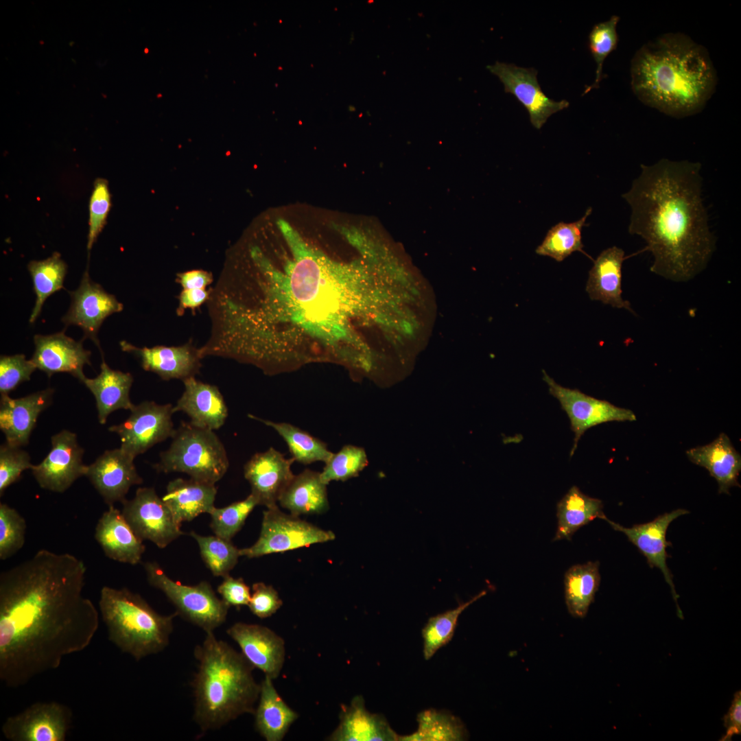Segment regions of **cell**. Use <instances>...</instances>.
Returning <instances> with one entry per match:
<instances>
[{
	"label": "cell",
	"mask_w": 741,
	"mask_h": 741,
	"mask_svg": "<svg viewBox=\"0 0 741 741\" xmlns=\"http://www.w3.org/2000/svg\"><path fill=\"white\" fill-rule=\"evenodd\" d=\"M172 439L154 466L157 471L184 473L190 478L214 484L226 473L228 456L213 430L182 422Z\"/></svg>",
	"instance_id": "52a82bcc"
},
{
	"label": "cell",
	"mask_w": 741,
	"mask_h": 741,
	"mask_svg": "<svg viewBox=\"0 0 741 741\" xmlns=\"http://www.w3.org/2000/svg\"><path fill=\"white\" fill-rule=\"evenodd\" d=\"M626 258L624 251L617 246L604 250L593 261L585 290L592 301L635 314L629 301L622 296V268Z\"/></svg>",
	"instance_id": "4316f807"
},
{
	"label": "cell",
	"mask_w": 741,
	"mask_h": 741,
	"mask_svg": "<svg viewBox=\"0 0 741 741\" xmlns=\"http://www.w3.org/2000/svg\"><path fill=\"white\" fill-rule=\"evenodd\" d=\"M99 608L108 640L136 661L168 646L178 615H161L139 594L108 586L101 589Z\"/></svg>",
	"instance_id": "8992f818"
},
{
	"label": "cell",
	"mask_w": 741,
	"mask_h": 741,
	"mask_svg": "<svg viewBox=\"0 0 741 741\" xmlns=\"http://www.w3.org/2000/svg\"><path fill=\"white\" fill-rule=\"evenodd\" d=\"M619 20V16L613 15L608 21L596 24L589 34V48L596 63V71L594 82L584 93L598 87L602 80L604 61L616 49L618 43L616 27Z\"/></svg>",
	"instance_id": "7bdbcfd3"
},
{
	"label": "cell",
	"mask_w": 741,
	"mask_h": 741,
	"mask_svg": "<svg viewBox=\"0 0 741 741\" xmlns=\"http://www.w3.org/2000/svg\"><path fill=\"white\" fill-rule=\"evenodd\" d=\"M252 589V593L248 606L258 618H269L281 607L283 601L272 585L261 582L255 583Z\"/></svg>",
	"instance_id": "c3c4849f"
},
{
	"label": "cell",
	"mask_w": 741,
	"mask_h": 741,
	"mask_svg": "<svg viewBox=\"0 0 741 741\" xmlns=\"http://www.w3.org/2000/svg\"><path fill=\"white\" fill-rule=\"evenodd\" d=\"M558 526L554 541L571 540L581 527L596 518L603 519L602 502L572 486L556 506Z\"/></svg>",
	"instance_id": "d6a6232c"
},
{
	"label": "cell",
	"mask_w": 741,
	"mask_h": 741,
	"mask_svg": "<svg viewBox=\"0 0 741 741\" xmlns=\"http://www.w3.org/2000/svg\"><path fill=\"white\" fill-rule=\"evenodd\" d=\"M248 416L274 430L286 443L296 462L303 464L326 462L333 455L325 443L292 424L263 419L253 414Z\"/></svg>",
	"instance_id": "e575fe53"
},
{
	"label": "cell",
	"mask_w": 741,
	"mask_h": 741,
	"mask_svg": "<svg viewBox=\"0 0 741 741\" xmlns=\"http://www.w3.org/2000/svg\"><path fill=\"white\" fill-rule=\"evenodd\" d=\"M340 722L329 736L332 741H397L399 736L391 728L386 718L368 711L361 695L355 696L350 705L344 706Z\"/></svg>",
	"instance_id": "484cf974"
},
{
	"label": "cell",
	"mask_w": 741,
	"mask_h": 741,
	"mask_svg": "<svg viewBox=\"0 0 741 741\" xmlns=\"http://www.w3.org/2000/svg\"><path fill=\"white\" fill-rule=\"evenodd\" d=\"M32 360H26L25 355H1L0 357V393L8 395L20 384L29 381L31 375L36 369Z\"/></svg>",
	"instance_id": "bcb514c9"
},
{
	"label": "cell",
	"mask_w": 741,
	"mask_h": 741,
	"mask_svg": "<svg viewBox=\"0 0 741 741\" xmlns=\"http://www.w3.org/2000/svg\"><path fill=\"white\" fill-rule=\"evenodd\" d=\"M82 340L75 341L63 331L51 335H35V351L31 360L49 377L57 373H67L82 382L86 377L83 373L84 365L91 364V352L83 347Z\"/></svg>",
	"instance_id": "44dd1931"
},
{
	"label": "cell",
	"mask_w": 741,
	"mask_h": 741,
	"mask_svg": "<svg viewBox=\"0 0 741 741\" xmlns=\"http://www.w3.org/2000/svg\"><path fill=\"white\" fill-rule=\"evenodd\" d=\"M26 522L21 514L6 504H0V559L18 552L25 542Z\"/></svg>",
	"instance_id": "ee69618b"
},
{
	"label": "cell",
	"mask_w": 741,
	"mask_h": 741,
	"mask_svg": "<svg viewBox=\"0 0 741 741\" xmlns=\"http://www.w3.org/2000/svg\"><path fill=\"white\" fill-rule=\"evenodd\" d=\"M173 408L170 403L143 401L133 406L124 422L110 426L108 430L119 437L120 448L135 458L154 445L172 437L176 430L172 419Z\"/></svg>",
	"instance_id": "30bf717a"
},
{
	"label": "cell",
	"mask_w": 741,
	"mask_h": 741,
	"mask_svg": "<svg viewBox=\"0 0 741 741\" xmlns=\"http://www.w3.org/2000/svg\"><path fill=\"white\" fill-rule=\"evenodd\" d=\"M368 465L365 450L353 445H344L325 462L320 478L328 484L332 481H346L356 477Z\"/></svg>",
	"instance_id": "60d3db41"
},
{
	"label": "cell",
	"mask_w": 741,
	"mask_h": 741,
	"mask_svg": "<svg viewBox=\"0 0 741 741\" xmlns=\"http://www.w3.org/2000/svg\"><path fill=\"white\" fill-rule=\"evenodd\" d=\"M687 513H689L688 510L678 508L669 513H665L651 521L635 524L631 528H626L615 523L609 519L606 516L602 519L613 530L621 532L626 536L628 541L634 544L644 555L650 567H655L660 569L666 581L671 588L677 605L678 604L677 599L679 596L676 593L673 583V576L667 565L668 554L666 548L671 544L666 540V532L669 525L674 519Z\"/></svg>",
	"instance_id": "ffe728a7"
},
{
	"label": "cell",
	"mask_w": 741,
	"mask_h": 741,
	"mask_svg": "<svg viewBox=\"0 0 741 741\" xmlns=\"http://www.w3.org/2000/svg\"><path fill=\"white\" fill-rule=\"evenodd\" d=\"M222 599L230 607L248 605L250 599V588L242 578H235L230 575L224 578L217 589Z\"/></svg>",
	"instance_id": "681fc988"
},
{
	"label": "cell",
	"mask_w": 741,
	"mask_h": 741,
	"mask_svg": "<svg viewBox=\"0 0 741 741\" xmlns=\"http://www.w3.org/2000/svg\"><path fill=\"white\" fill-rule=\"evenodd\" d=\"M700 163L663 158L641 165V173L622 198L631 209L628 232L646 243L650 271L687 281L707 266L716 248L702 199Z\"/></svg>",
	"instance_id": "3957f363"
},
{
	"label": "cell",
	"mask_w": 741,
	"mask_h": 741,
	"mask_svg": "<svg viewBox=\"0 0 741 741\" xmlns=\"http://www.w3.org/2000/svg\"><path fill=\"white\" fill-rule=\"evenodd\" d=\"M217 488L214 484L192 478H176L167 486L162 499L170 510L176 522L181 525L215 507Z\"/></svg>",
	"instance_id": "f1b7e54d"
},
{
	"label": "cell",
	"mask_w": 741,
	"mask_h": 741,
	"mask_svg": "<svg viewBox=\"0 0 741 741\" xmlns=\"http://www.w3.org/2000/svg\"><path fill=\"white\" fill-rule=\"evenodd\" d=\"M143 567L150 585L161 591L185 620L206 633L224 623L230 606L216 596L208 582L183 585L168 577L156 562H146Z\"/></svg>",
	"instance_id": "ba28073f"
},
{
	"label": "cell",
	"mask_w": 741,
	"mask_h": 741,
	"mask_svg": "<svg viewBox=\"0 0 741 741\" xmlns=\"http://www.w3.org/2000/svg\"><path fill=\"white\" fill-rule=\"evenodd\" d=\"M591 212L592 208L589 207L580 220L569 223L561 222L553 226L536 248V253L560 262L572 253L578 251L592 259L583 250L581 234L583 228L587 225L586 220Z\"/></svg>",
	"instance_id": "74e56055"
},
{
	"label": "cell",
	"mask_w": 741,
	"mask_h": 741,
	"mask_svg": "<svg viewBox=\"0 0 741 741\" xmlns=\"http://www.w3.org/2000/svg\"><path fill=\"white\" fill-rule=\"evenodd\" d=\"M72 716L71 709L58 702H36L8 717L1 731L10 741H64Z\"/></svg>",
	"instance_id": "4fadbf2b"
},
{
	"label": "cell",
	"mask_w": 741,
	"mask_h": 741,
	"mask_svg": "<svg viewBox=\"0 0 741 741\" xmlns=\"http://www.w3.org/2000/svg\"><path fill=\"white\" fill-rule=\"evenodd\" d=\"M335 534L292 514L282 512L277 505L263 513L260 535L251 546L239 549L240 556L256 558L293 550L334 540Z\"/></svg>",
	"instance_id": "9c48e42d"
},
{
	"label": "cell",
	"mask_w": 741,
	"mask_h": 741,
	"mask_svg": "<svg viewBox=\"0 0 741 741\" xmlns=\"http://www.w3.org/2000/svg\"><path fill=\"white\" fill-rule=\"evenodd\" d=\"M30 455L20 447L12 446L6 442L0 447V495L15 482L23 471L32 469Z\"/></svg>",
	"instance_id": "7dc6e473"
},
{
	"label": "cell",
	"mask_w": 741,
	"mask_h": 741,
	"mask_svg": "<svg viewBox=\"0 0 741 741\" xmlns=\"http://www.w3.org/2000/svg\"><path fill=\"white\" fill-rule=\"evenodd\" d=\"M327 486L320 472L306 469L294 475L278 502L295 516L324 513L329 508Z\"/></svg>",
	"instance_id": "4dcf8cb0"
},
{
	"label": "cell",
	"mask_w": 741,
	"mask_h": 741,
	"mask_svg": "<svg viewBox=\"0 0 741 741\" xmlns=\"http://www.w3.org/2000/svg\"><path fill=\"white\" fill-rule=\"evenodd\" d=\"M120 346L124 351L138 357L145 370L154 373L164 380L183 381L195 377L202 366L199 349L190 342L176 346L158 345L139 348L124 340Z\"/></svg>",
	"instance_id": "7402d4cb"
},
{
	"label": "cell",
	"mask_w": 741,
	"mask_h": 741,
	"mask_svg": "<svg viewBox=\"0 0 741 741\" xmlns=\"http://www.w3.org/2000/svg\"><path fill=\"white\" fill-rule=\"evenodd\" d=\"M134 458L120 447L106 450L90 465L86 475L109 506L122 502L130 489L143 482Z\"/></svg>",
	"instance_id": "ac0fdd59"
},
{
	"label": "cell",
	"mask_w": 741,
	"mask_h": 741,
	"mask_svg": "<svg viewBox=\"0 0 741 741\" xmlns=\"http://www.w3.org/2000/svg\"><path fill=\"white\" fill-rule=\"evenodd\" d=\"M95 538L105 555L115 561L137 565L145 547L125 519L121 510L109 506L95 526Z\"/></svg>",
	"instance_id": "d4e9b609"
},
{
	"label": "cell",
	"mask_w": 741,
	"mask_h": 741,
	"mask_svg": "<svg viewBox=\"0 0 741 741\" xmlns=\"http://www.w3.org/2000/svg\"><path fill=\"white\" fill-rule=\"evenodd\" d=\"M487 68L499 78L505 92L513 94L526 108L532 125L537 129H541L552 114L569 105L567 100L554 101L543 92L537 78V71L534 68L500 62Z\"/></svg>",
	"instance_id": "9a60e30c"
},
{
	"label": "cell",
	"mask_w": 741,
	"mask_h": 741,
	"mask_svg": "<svg viewBox=\"0 0 741 741\" xmlns=\"http://www.w3.org/2000/svg\"><path fill=\"white\" fill-rule=\"evenodd\" d=\"M194 657L198 668L191 682L193 719L202 732L220 729L243 714H254L261 684L242 652L207 632L202 644L196 646Z\"/></svg>",
	"instance_id": "5b68a950"
},
{
	"label": "cell",
	"mask_w": 741,
	"mask_h": 741,
	"mask_svg": "<svg viewBox=\"0 0 741 741\" xmlns=\"http://www.w3.org/2000/svg\"><path fill=\"white\" fill-rule=\"evenodd\" d=\"M486 593V591H482L469 601L460 604L456 608L431 617L428 620L422 629L423 652L426 660L431 659L437 650L451 641L460 614Z\"/></svg>",
	"instance_id": "f35d334b"
},
{
	"label": "cell",
	"mask_w": 741,
	"mask_h": 741,
	"mask_svg": "<svg viewBox=\"0 0 741 741\" xmlns=\"http://www.w3.org/2000/svg\"><path fill=\"white\" fill-rule=\"evenodd\" d=\"M121 504L125 519L141 541L148 540L164 548L184 534L153 488H139L132 499H126Z\"/></svg>",
	"instance_id": "7c38bea8"
},
{
	"label": "cell",
	"mask_w": 741,
	"mask_h": 741,
	"mask_svg": "<svg viewBox=\"0 0 741 741\" xmlns=\"http://www.w3.org/2000/svg\"><path fill=\"white\" fill-rule=\"evenodd\" d=\"M211 293V289H187L183 290L178 295V306L176 309L178 316L183 314L186 309L194 311L204 303H207Z\"/></svg>",
	"instance_id": "816d5d0a"
},
{
	"label": "cell",
	"mask_w": 741,
	"mask_h": 741,
	"mask_svg": "<svg viewBox=\"0 0 741 741\" xmlns=\"http://www.w3.org/2000/svg\"><path fill=\"white\" fill-rule=\"evenodd\" d=\"M277 224L291 257L279 269L257 246L249 249L255 274L236 277L226 316L233 342L270 374L311 362L356 368L348 340L360 266L311 246L286 220Z\"/></svg>",
	"instance_id": "6da1fadb"
},
{
	"label": "cell",
	"mask_w": 741,
	"mask_h": 741,
	"mask_svg": "<svg viewBox=\"0 0 741 741\" xmlns=\"http://www.w3.org/2000/svg\"><path fill=\"white\" fill-rule=\"evenodd\" d=\"M543 379L547 384L550 394L558 400L569 419L574 434L570 456L574 454L579 440L588 429L607 422L636 420V415L632 410L594 398L578 389L564 387L544 370Z\"/></svg>",
	"instance_id": "8fae6325"
},
{
	"label": "cell",
	"mask_w": 741,
	"mask_h": 741,
	"mask_svg": "<svg viewBox=\"0 0 741 741\" xmlns=\"http://www.w3.org/2000/svg\"><path fill=\"white\" fill-rule=\"evenodd\" d=\"M111 206L108 181L102 178L95 180L89 200L88 251L91 250L98 235L106 224Z\"/></svg>",
	"instance_id": "f6af8a7d"
},
{
	"label": "cell",
	"mask_w": 741,
	"mask_h": 741,
	"mask_svg": "<svg viewBox=\"0 0 741 741\" xmlns=\"http://www.w3.org/2000/svg\"><path fill=\"white\" fill-rule=\"evenodd\" d=\"M53 394L52 388H47L18 399L1 395L0 429L8 444L21 447L28 443L37 419L51 404Z\"/></svg>",
	"instance_id": "603a6c76"
},
{
	"label": "cell",
	"mask_w": 741,
	"mask_h": 741,
	"mask_svg": "<svg viewBox=\"0 0 741 741\" xmlns=\"http://www.w3.org/2000/svg\"><path fill=\"white\" fill-rule=\"evenodd\" d=\"M259 505L257 498L250 494L243 500L223 508L214 507L209 513L210 527L215 535L231 541L241 530L254 508Z\"/></svg>",
	"instance_id": "b9f144b4"
},
{
	"label": "cell",
	"mask_w": 741,
	"mask_h": 741,
	"mask_svg": "<svg viewBox=\"0 0 741 741\" xmlns=\"http://www.w3.org/2000/svg\"><path fill=\"white\" fill-rule=\"evenodd\" d=\"M27 269L36 294L35 305L30 318V322L34 323L40 314L46 299L54 292L64 288L63 283L67 266L61 259L60 253L54 252L45 259L30 261Z\"/></svg>",
	"instance_id": "8d00e7d4"
},
{
	"label": "cell",
	"mask_w": 741,
	"mask_h": 741,
	"mask_svg": "<svg viewBox=\"0 0 741 741\" xmlns=\"http://www.w3.org/2000/svg\"><path fill=\"white\" fill-rule=\"evenodd\" d=\"M51 449L45 459L32 468V474L44 489L63 493L79 478L85 476L83 449L75 433L64 430L51 437Z\"/></svg>",
	"instance_id": "5bb4252c"
},
{
	"label": "cell",
	"mask_w": 741,
	"mask_h": 741,
	"mask_svg": "<svg viewBox=\"0 0 741 741\" xmlns=\"http://www.w3.org/2000/svg\"><path fill=\"white\" fill-rule=\"evenodd\" d=\"M599 562L577 564L564 577L565 600L569 613L577 618L586 616L600 583Z\"/></svg>",
	"instance_id": "836d02e7"
},
{
	"label": "cell",
	"mask_w": 741,
	"mask_h": 741,
	"mask_svg": "<svg viewBox=\"0 0 741 741\" xmlns=\"http://www.w3.org/2000/svg\"><path fill=\"white\" fill-rule=\"evenodd\" d=\"M86 567L42 549L0 574V680L16 688L87 648L99 613L84 596Z\"/></svg>",
	"instance_id": "7a4b0ae2"
},
{
	"label": "cell",
	"mask_w": 741,
	"mask_h": 741,
	"mask_svg": "<svg viewBox=\"0 0 741 741\" xmlns=\"http://www.w3.org/2000/svg\"><path fill=\"white\" fill-rule=\"evenodd\" d=\"M68 292L71 302L62 321L66 326L80 327L84 331V338H90L101 351L97 339L98 331L108 316L123 310V304L114 295L106 292L99 284L91 280L88 266L79 287Z\"/></svg>",
	"instance_id": "2e32d148"
},
{
	"label": "cell",
	"mask_w": 741,
	"mask_h": 741,
	"mask_svg": "<svg viewBox=\"0 0 741 741\" xmlns=\"http://www.w3.org/2000/svg\"><path fill=\"white\" fill-rule=\"evenodd\" d=\"M213 281V274L203 270H191L176 275V282L183 290L206 289Z\"/></svg>",
	"instance_id": "f5cc1de1"
},
{
	"label": "cell",
	"mask_w": 741,
	"mask_h": 741,
	"mask_svg": "<svg viewBox=\"0 0 741 741\" xmlns=\"http://www.w3.org/2000/svg\"><path fill=\"white\" fill-rule=\"evenodd\" d=\"M418 729L412 734L399 736L401 741H460L468 738L461 720L445 711L429 709L417 716Z\"/></svg>",
	"instance_id": "d590c367"
},
{
	"label": "cell",
	"mask_w": 741,
	"mask_h": 741,
	"mask_svg": "<svg viewBox=\"0 0 741 741\" xmlns=\"http://www.w3.org/2000/svg\"><path fill=\"white\" fill-rule=\"evenodd\" d=\"M726 733L720 740H731L735 735L741 733V692L737 691L733 696L731 705L723 718Z\"/></svg>",
	"instance_id": "f907efd6"
},
{
	"label": "cell",
	"mask_w": 741,
	"mask_h": 741,
	"mask_svg": "<svg viewBox=\"0 0 741 741\" xmlns=\"http://www.w3.org/2000/svg\"><path fill=\"white\" fill-rule=\"evenodd\" d=\"M183 381L184 391L173 408L174 413H185L194 425L213 431L220 429L228 416V408L219 388L195 377Z\"/></svg>",
	"instance_id": "cb8c5ba5"
},
{
	"label": "cell",
	"mask_w": 741,
	"mask_h": 741,
	"mask_svg": "<svg viewBox=\"0 0 741 741\" xmlns=\"http://www.w3.org/2000/svg\"><path fill=\"white\" fill-rule=\"evenodd\" d=\"M100 368L96 377H85L82 382L95 397L98 419L103 425L113 412L119 409L130 410L134 405L130 398L133 382L132 375L111 369L104 358Z\"/></svg>",
	"instance_id": "f546056e"
},
{
	"label": "cell",
	"mask_w": 741,
	"mask_h": 741,
	"mask_svg": "<svg viewBox=\"0 0 741 741\" xmlns=\"http://www.w3.org/2000/svg\"><path fill=\"white\" fill-rule=\"evenodd\" d=\"M226 633L254 668L272 679L279 676L285 659V642L281 637L266 626L244 622L233 624Z\"/></svg>",
	"instance_id": "e0dca14e"
},
{
	"label": "cell",
	"mask_w": 741,
	"mask_h": 741,
	"mask_svg": "<svg viewBox=\"0 0 741 741\" xmlns=\"http://www.w3.org/2000/svg\"><path fill=\"white\" fill-rule=\"evenodd\" d=\"M292 458H286L274 447L254 454L244 467V475L249 482L251 494L259 505L270 508L277 505L279 497L294 476Z\"/></svg>",
	"instance_id": "d6986e66"
},
{
	"label": "cell",
	"mask_w": 741,
	"mask_h": 741,
	"mask_svg": "<svg viewBox=\"0 0 741 741\" xmlns=\"http://www.w3.org/2000/svg\"><path fill=\"white\" fill-rule=\"evenodd\" d=\"M198 543L202 558L211 573L224 578L236 565L240 556L239 549L231 541L215 536H202L189 533Z\"/></svg>",
	"instance_id": "ab89813d"
},
{
	"label": "cell",
	"mask_w": 741,
	"mask_h": 741,
	"mask_svg": "<svg viewBox=\"0 0 741 741\" xmlns=\"http://www.w3.org/2000/svg\"><path fill=\"white\" fill-rule=\"evenodd\" d=\"M272 681L265 675L261 683L259 703L254 713L255 727L266 740L281 741L298 715L283 700Z\"/></svg>",
	"instance_id": "1f68e13d"
},
{
	"label": "cell",
	"mask_w": 741,
	"mask_h": 741,
	"mask_svg": "<svg viewBox=\"0 0 741 741\" xmlns=\"http://www.w3.org/2000/svg\"><path fill=\"white\" fill-rule=\"evenodd\" d=\"M689 460L705 468L718 484L719 493H729L730 488L740 486L741 456L729 436L721 433L709 444L687 450Z\"/></svg>",
	"instance_id": "83f0119b"
},
{
	"label": "cell",
	"mask_w": 741,
	"mask_h": 741,
	"mask_svg": "<svg viewBox=\"0 0 741 741\" xmlns=\"http://www.w3.org/2000/svg\"><path fill=\"white\" fill-rule=\"evenodd\" d=\"M631 76L642 102L677 118L699 112L717 82L706 49L680 33L666 34L642 46L632 60Z\"/></svg>",
	"instance_id": "277c9868"
}]
</instances>
